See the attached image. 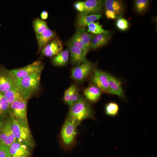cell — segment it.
<instances>
[{
  "mask_svg": "<svg viewBox=\"0 0 157 157\" xmlns=\"http://www.w3.org/2000/svg\"><path fill=\"white\" fill-rule=\"evenodd\" d=\"M67 118L78 125L83 120L93 117L92 109L88 102L81 97L71 106Z\"/></svg>",
  "mask_w": 157,
  "mask_h": 157,
  "instance_id": "1",
  "label": "cell"
},
{
  "mask_svg": "<svg viewBox=\"0 0 157 157\" xmlns=\"http://www.w3.org/2000/svg\"><path fill=\"white\" fill-rule=\"evenodd\" d=\"M41 73L35 72L17 80L19 88L24 99L27 100L38 88Z\"/></svg>",
  "mask_w": 157,
  "mask_h": 157,
  "instance_id": "2",
  "label": "cell"
},
{
  "mask_svg": "<svg viewBox=\"0 0 157 157\" xmlns=\"http://www.w3.org/2000/svg\"><path fill=\"white\" fill-rule=\"evenodd\" d=\"M10 115L11 128L16 141L29 147L32 146L33 142L29 126L19 123L11 114Z\"/></svg>",
  "mask_w": 157,
  "mask_h": 157,
  "instance_id": "3",
  "label": "cell"
},
{
  "mask_svg": "<svg viewBox=\"0 0 157 157\" xmlns=\"http://www.w3.org/2000/svg\"><path fill=\"white\" fill-rule=\"evenodd\" d=\"M11 114L19 123L28 126L27 114V100H15L10 104Z\"/></svg>",
  "mask_w": 157,
  "mask_h": 157,
  "instance_id": "4",
  "label": "cell"
},
{
  "mask_svg": "<svg viewBox=\"0 0 157 157\" xmlns=\"http://www.w3.org/2000/svg\"><path fill=\"white\" fill-rule=\"evenodd\" d=\"M77 125L72 120L67 118L66 119L60 133L62 141L65 146H70L74 143L76 137Z\"/></svg>",
  "mask_w": 157,
  "mask_h": 157,
  "instance_id": "5",
  "label": "cell"
},
{
  "mask_svg": "<svg viewBox=\"0 0 157 157\" xmlns=\"http://www.w3.org/2000/svg\"><path fill=\"white\" fill-rule=\"evenodd\" d=\"M43 68L41 62L37 61L24 67L8 71L15 79L18 80L34 73L41 72Z\"/></svg>",
  "mask_w": 157,
  "mask_h": 157,
  "instance_id": "6",
  "label": "cell"
},
{
  "mask_svg": "<svg viewBox=\"0 0 157 157\" xmlns=\"http://www.w3.org/2000/svg\"><path fill=\"white\" fill-rule=\"evenodd\" d=\"M92 68V65L85 58L81 64L72 69L71 76L76 80L82 81L88 76Z\"/></svg>",
  "mask_w": 157,
  "mask_h": 157,
  "instance_id": "7",
  "label": "cell"
},
{
  "mask_svg": "<svg viewBox=\"0 0 157 157\" xmlns=\"http://www.w3.org/2000/svg\"><path fill=\"white\" fill-rule=\"evenodd\" d=\"M0 128V145L9 147L16 141L12 129L10 119L8 120Z\"/></svg>",
  "mask_w": 157,
  "mask_h": 157,
  "instance_id": "8",
  "label": "cell"
},
{
  "mask_svg": "<svg viewBox=\"0 0 157 157\" xmlns=\"http://www.w3.org/2000/svg\"><path fill=\"white\" fill-rule=\"evenodd\" d=\"M63 45L61 40L55 37L41 50L43 56L51 57L56 56L62 51Z\"/></svg>",
  "mask_w": 157,
  "mask_h": 157,
  "instance_id": "9",
  "label": "cell"
},
{
  "mask_svg": "<svg viewBox=\"0 0 157 157\" xmlns=\"http://www.w3.org/2000/svg\"><path fill=\"white\" fill-rule=\"evenodd\" d=\"M16 87L18 88L17 80L8 70L0 72V92L3 93Z\"/></svg>",
  "mask_w": 157,
  "mask_h": 157,
  "instance_id": "10",
  "label": "cell"
},
{
  "mask_svg": "<svg viewBox=\"0 0 157 157\" xmlns=\"http://www.w3.org/2000/svg\"><path fill=\"white\" fill-rule=\"evenodd\" d=\"M10 157H29L30 154L29 146L15 141L9 147Z\"/></svg>",
  "mask_w": 157,
  "mask_h": 157,
  "instance_id": "11",
  "label": "cell"
},
{
  "mask_svg": "<svg viewBox=\"0 0 157 157\" xmlns=\"http://www.w3.org/2000/svg\"><path fill=\"white\" fill-rule=\"evenodd\" d=\"M92 81L100 90L109 93L108 74L100 70H96L92 78Z\"/></svg>",
  "mask_w": 157,
  "mask_h": 157,
  "instance_id": "12",
  "label": "cell"
},
{
  "mask_svg": "<svg viewBox=\"0 0 157 157\" xmlns=\"http://www.w3.org/2000/svg\"><path fill=\"white\" fill-rule=\"evenodd\" d=\"M103 3L106 10L109 11L114 14L117 18L122 17L124 9V3L122 1L106 0L104 1Z\"/></svg>",
  "mask_w": 157,
  "mask_h": 157,
  "instance_id": "13",
  "label": "cell"
},
{
  "mask_svg": "<svg viewBox=\"0 0 157 157\" xmlns=\"http://www.w3.org/2000/svg\"><path fill=\"white\" fill-rule=\"evenodd\" d=\"M103 3L100 0H87L84 1V10L86 15L98 14L101 10Z\"/></svg>",
  "mask_w": 157,
  "mask_h": 157,
  "instance_id": "14",
  "label": "cell"
},
{
  "mask_svg": "<svg viewBox=\"0 0 157 157\" xmlns=\"http://www.w3.org/2000/svg\"><path fill=\"white\" fill-rule=\"evenodd\" d=\"M111 36V33L107 30L104 33L94 35L91 41L90 49H95L106 44Z\"/></svg>",
  "mask_w": 157,
  "mask_h": 157,
  "instance_id": "15",
  "label": "cell"
},
{
  "mask_svg": "<svg viewBox=\"0 0 157 157\" xmlns=\"http://www.w3.org/2000/svg\"><path fill=\"white\" fill-rule=\"evenodd\" d=\"M36 35L39 51L56 37V34L53 31L48 28Z\"/></svg>",
  "mask_w": 157,
  "mask_h": 157,
  "instance_id": "16",
  "label": "cell"
},
{
  "mask_svg": "<svg viewBox=\"0 0 157 157\" xmlns=\"http://www.w3.org/2000/svg\"><path fill=\"white\" fill-rule=\"evenodd\" d=\"M108 80L109 87V93L116 95L121 98L124 97V93L120 81L109 74H108Z\"/></svg>",
  "mask_w": 157,
  "mask_h": 157,
  "instance_id": "17",
  "label": "cell"
},
{
  "mask_svg": "<svg viewBox=\"0 0 157 157\" xmlns=\"http://www.w3.org/2000/svg\"><path fill=\"white\" fill-rule=\"evenodd\" d=\"M68 46L72 63L77 65H80L85 58L86 55L80 49L74 46L70 42L68 43Z\"/></svg>",
  "mask_w": 157,
  "mask_h": 157,
  "instance_id": "18",
  "label": "cell"
},
{
  "mask_svg": "<svg viewBox=\"0 0 157 157\" xmlns=\"http://www.w3.org/2000/svg\"><path fill=\"white\" fill-rule=\"evenodd\" d=\"M101 17L100 14L86 15L81 13L78 16L77 23L81 28H85L89 24L99 19Z\"/></svg>",
  "mask_w": 157,
  "mask_h": 157,
  "instance_id": "19",
  "label": "cell"
},
{
  "mask_svg": "<svg viewBox=\"0 0 157 157\" xmlns=\"http://www.w3.org/2000/svg\"><path fill=\"white\" fill-rule=\"evenodd\" d=\"M84 94L86 98L92 103L97 102L99 99L101 93V90L96 86L91 85L85 89Z\"/></svg>",
  "mask_w": 157,
  "mask_h": 157,
  "instance_id": "20",
  "label": "cell"
},
{
  "mask_svg": "<svg viewBox=\"0 0 157 157\" xmlns=\"http://www.w3.org/2000/svg\"><path fill=\"white\" fill-rule=\"evenodd\" d=\"M10 104L15 100L24 99L18 87H15L3 93Z\"/></svg>",
  "mask_w": 157,
  "mask_h": 157,
  "instance_id": "21",
  "label": "cell"
},
{
  "mask_svg": "<svg viewBox=\"0 0 157 157\" xmlns=\"http://www.w3.org/2000/svg\"><path fill=\"white\" fill-rule=\"evenodd\" d=\"M69 55V51L68 49L62 51L53 59V65L57 66L65 65L68 61Z\"/></svg>",
  "mask_w": 157,
  "mask_h": 157,
  "instance_id": "22",
  "label": "cell"
},
{
  "mask_svg": "<svg viewBox=\"0 0 157 157\" xmlns=\"http://www.w3.org/2000/svg\"><path fill=\"white\" fill-rule=\"evenodd\" d=\"M80 36L88 52L90 49V45L94 35L89 32L85 28H81L78 30Z\"/></svg>",
  "mask_w": 157,
  "mask_h": 157,
  "instance_id": "23",
  "label": "cell"
},
{
  "mask_svg": "<svg viewBox=\"0 0 157 157\" xmlns=\"http://www.w3.org/2000/svg\"><path fill=\"white\" fill-rule=\"evenodd\" d=\"M70 42L74 46L80 49L85 55L88 52L78 31L73 36Z\"/></svg>",
  "mask_w": 157,
  "mask_h": 157,
  "instance_id": "24",
  "label": "cell"
},
{
  "mask_svg": "<svg viewBox=\"0 0 157 157\" xmlns=\"http://www.w3.org/2000/svg\"><path fill=\"white\" fill-rule=\"evenodd\" d=\"M119 110L118 105L114 102H110L106 105L105 111L107 115L111 117L116 116Z\"/></svg>",
  "mask_w": 157,
  "mask_h": 157,
  "instance_id": "25",
  "label": "cell"
},
{
  "mask_svg": "<svg viewBox=\"0 0 157 157\" xmlns=\"http://www.w3.org/2000/svg\"><path fill=\"white\" fill-rule=\"evenodd\" d=\"M33 25L36 34L41 33L48 28L46 22L39 18L34 20Z\"/></svg>",
  "mask_w": 157,
  "mask_h": 157,
  "instance_id": "26",
  "label": "cell"
},
{
  "mask_svg": "<svg viewBox=\"0 0 157 157\" xmlns=\"http://www.w3.org/2000/svg\"><path fill=\"white\" fill-rule=\"evenodd\" d=\"M10 104L3 93L0 92V115L3 116L9 111Z\"/></svg>",
  "mask_w": 157,
  "mask_h": 157,
  "instance_id": "27",
  "label": "cell"
},
{
  "mask_svg": "<svg viewBox=\"0 0 157 157\" xmlns=\"http://www.w3.org/2000/svg\"><path fill=\"white\" fill-rule=\"evenodd\" d=\"M88 31L92 34L97 35L105 32V30L100 25L98 22H93L89 24L88 26Z\"/></svg>",
  "mask_w": 157,
  "mask_h": 157,
  "instance_id": "28",
  "label": "cell"
},
{
  "mask_svg": "<svg viewBox=\"0 0 157 157\" xmlns=\"http://www.w3.org/2000/svg\"><path fill=\"white\" fill-rule=\"evenodd\" d=\"M149 1L148 0H136L135 1V9L137 12L142 13L144 12L148 8Z\"/></svg>",
  "mask_w": 157,
  "mask_h": 157,
  "instance_id": "29",
  "label": "cell"
},
{
  "mask_svg": "<svg viewBox=\"0 0 157 157\" xmlns=\"http://www.w3.org/2000/svg\"><path fill=\"white\" fill-rule=\"evenodd\" d=\"M115 24L117 28L121 31H125L129 27V23L128 21L122 17L117 19Z\"/></svg>",
  "mask_w": 157,
  "mask_h": 157,
  "instance_id": "30",
  "label": "cell"
},
{
  "mask_svg": "<svg viewBox=\"0 0 157 157\" xmlns=\"http://www.w3.org/2000/svg\"><path fill=\"white\" fill-rule=\"evenodd\" d=\"M80 97L76 87L73 85L68 101L67 104L70 107L78 101Z\"/></svg>",
  "mask_w": 157,
  "mask_h": 157,
  "instance_id": "31",
  "label": "cell"
},
{
  "mask_svg": "<svg viewBox=\"0 0 157 157\" xmlns=\"http://www.w3.org/2000/svg\"><path fill=\"white\" fill-rule=\"evenodd\" d=\"M0 157H10L8 147L0 145Z\"/></svg>",
  "mask_w": 157,
  "mask_h": 157,
  "instance_id": "32",
  "label": "cell"
},
{
  "mask_svg": "<svg viewBox=\"0 0 157 157\" xmlns=\"http://www.w3.org/2000/svg\"><path fill=\"white\" fill-rule=\"evenodd\" d=\"M75 8L81 13H83L84 10V1H78L76 2L74 4Z\"/></svg>",
  "mask_w": 157,
  "mask_h": 157,
  "instance_id": "33",
  "label": "cell"
},
{
  "mask_svg": "<svg viewBox=\"0 0 157 157\" xmlns=\"http://www.w3.org/2000/svg\"><path fill=\"white\" fill-rule=\"evenodd\" d=\"M73 85H71L66 90L65 92L63 97V100L66 103H67L71 93V92Z\"/></svg>",
  "mask_w": 157,
  "mask_h": 157,
  "instance_id": "34",
  "label": "cell"
},
{
  "mask_svg": "<svg viewBox=\"0 0 157 157\" xmlns=\"http://www.w3.org/2000/svg\"><path fill=\"white\" fill-rule=\"evenodd\" d=\"M40 16L42 19H47L48 16V14L47 12L45 10L43 11L41 13Z\"/></svg>",
  "mask_w": 157,
  "mask_h": 157,
  "instance_id": "35",
  "label": "cell"
}]
</instances>
